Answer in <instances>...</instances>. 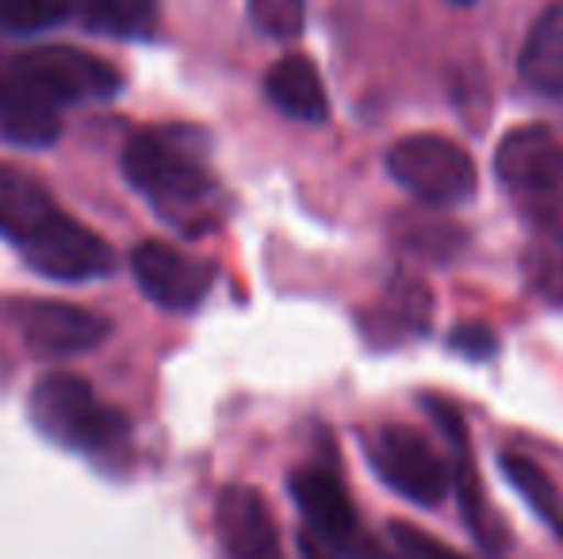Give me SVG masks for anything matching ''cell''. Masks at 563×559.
I'll return each instance as SVG.
<instances>
[{
	"label": "cell",
	"mask_w": 563,
	"mask_h": 559,
	"mask_svg": "<svg viewBox=\"0 0 563 559\" xmlns=\"http://www.w3.org/2000/svg\"><path fill=\"white\" fill-rule=\"evenodd\" d=\"M12 322L27 353L43 360L81 357L112 337V318L89 306L62 303V299H20L12 303Z\"/></svg>",
	"instance_id": "cell-9"
},
{
	"label": "cell",
	"mask_w": 563,
	"mask_h": 559,
	"mask_svg": "<svg viewBox=\"0 0 563 559\" xmlns=\"http://www.w3.org/2000/svg\"><path fill=\"white\" fill-rule=\"evenodd\" d=\"M69 20V0H0L4 35H43Z\"/></svg>",
	"instance_id": "cell-19"
},
{
	"label": "cell",
	"mask_w": 563,
	"mask_h": 559,
	"mask_svg": "<svg viewBox=\"0 0 563 559\" xmlns=\"http://www.w3.org/2000/svg\"><path fill=\"white\" fill-rule=\"evenodd\" d=\"M131 277L154 306L169 314H192L216 288V265L192 257L169 242H139L131 254Z\"/></svg>",
	"instance_id": "cell-10"
},
{
	"label": "cell",
	"mask_w": 563,
	"mask_h": 559,
	"mask_svg": "<svg viewBox=\"0 0 563 559\" xmlns=\"http://www.w3.org/2000/svg\"><path fill=\"white\" fill-rule=\"evenodd\" d=\"M449 345L467 360H487V357H495V353H498L495 329L483 326V322H464V326H456V329H452V337H449Z\"/></svg>",
	"instance_id": "cell-21"
},
{
	"label": "cell",
	"mask_w": 563,
	"mask_h": 559,
	"mask_svg": "<svg viewBox=\"0 0 563 559\" xmlns=\"http://www.w3.org/2000/svg\"><path fill=\"white\" fill-rule=\"evenodd\" d=\"M0 238L31 272L58 283L104 280L115 269L112 246L62 211L51 188L20 165H0Z\"/></svg>",
	"instance_id": "cell-1"
},
{
	"label": "cell",
	"mask_w": 563,
	"mask_h": 559,
	"mask_svg": "<svg viewBox=\"0 0 563 559\" xmlns=\"http://www.w3.org/2000/svg\"><path fill=\"white\" fill-rule=\"evenodd\" d=\"M123 177L165 223L185 234H203L219 215V180L211 177L196 135L180 127L139 131L123 146Z\"/></svg>",
	"instance_id": "cell-2"
},
{
	"label": "cell",
	"mask_w": 563,
	"mask_h": 559,
	"mask_svg": "<svg viewBox=\"0 0 563 559\" xmlns=\"http://www.w3.org/2000/svg\"><path fill=\"white\" fill-rule=\"evenodd\" d=\"M216 529L227 559H284L276 522L253 487H227L219 494Z\"/></svg>",
	"instance_id": "cell-11"
},
{
	"label": "cell",
	"mask_w": 563,
	"mask_h": 559,
	"mask_svg": "<svg viewBox=\"0 0 563 559\" xmlns=\"http://www.w3.org/2000/svg\"><path fill=\"white\" fill-rule=\"evenodd\" d=\"M69 15L97 35L142 38L157 23V0H69Z\"/></svg>",
	"instance_id": "cell-16"
},
{
	"label": "cell",
	"mask_w": 563,
	"mask_h": 559,
	"mask_svg": "<svg viewBox=\"0 0 563 559\" xmlns=\"http://www.w3.org/2000/svg\"><path fill=\"white\" fill-rule=\"evenodd\" d=\"M387 177L430 208H456L475 195V165L464 146L445 135L399 138L384 157Z\"/></svg>",
	"instance_id": "cell-6"
},
{
	"label": "cell",
	"mask_w": 563,
	"mask_h": 559,
	"mask_svg": "<svg viewBox=\"0 0 563 559\" xmlns=\"http://www.w3.org/2000/svg\"><path fill=\"white\" fill-rule=\"evenodd\" d=\"M379 318H384L387 337L426 334V326H430V291L415 280L395 283L391 295H387V303H384V311H379Z\"/></svg>",
	"instance_id": "cell-18"
},
{
	"label": "cell",
	"mask_w": 563,
	"mask_h": 559,
	"mask_svg": "<svg viewBox=\"0 0 563 559\" xmlns=\"http://www.w3.org/2000/svg\"><path fill=\"white\" fill-rule=\"evenodd\" d=\"M391 537H395V545L402 548V556L407 559H464L460 552H452V548L441 545L438 537H430V533H422V529H415V525H395L391 529Z\"/></svg>",
	"instance_id": "cell-22"
},
{
	"label": "cell",
	"mask_w": 563,
	"mask_h": 559,
	"mask_svg": "<svg viewBox=\"0 0 563 559\" xmlns=\"http://www.w3.org/2000/svg\"><path fill=\"white\" fill-rule=\"evenodd\" d=\"M299 552H303V559H334L327 552V548H319L311 537H299Z\"/></svg>",
	"instance_id": "cell-24"
},
{
	"label": "cell",
	"mask_w": 563,
	"mask_h": 559,
	"mask_svg": "<svg viewBox=\"0 0 563 559\" xmlns=\"http://www.w3.org/2000/svg\"><path fill=\"white\" fill-rule=\"evenodd\" d=\"M364 456H368L372 471L399 499L415 502V506H438L452 487L449 460L415 425H379V429H372L364 437Z\"/></svg>",
	"instance_id": "cell-8"
},
{
	"label": "cell",
	"mask_w": 563,
	"mask_h": 559,
	"mask_svg": "<svg viewBox=\"0 0 563 559\" xmlns=\"http://www.w3.org/2000/svg\"><path fill=\"white\" fill-rule=\"evenodd\" d=\"M533 283L544 291V295L563 299V246H556V242H544V246L537 249Z\"/></svg>",
	"instance_id": "cell-23"
},
{
	"label": "cell",
	"mask_w": 563,
	"mask_h": 559,
	"mask_svg": "<svg viewBox=\"0 0 563 559\" xmlns=\"http://www.w3.org/2000/svg\"><path fill=\"white\" fill-rule=\"evenodd\" d=\"M430 411H433V418L441 422V429H445V437H449V448H452L449 460L456 463L452 479H456L460 510H464V517H467V529H472V537L479 540L487 552H498V548H503V533H498L495 517H490L487 502H483V487H479V479H475V468H472V448H467L464 422H460L456 406L430 403Z\"/></svg>",
	"instance_id": "cell-13"
},
{
	"label": "cell",
	"mask_w": 563,
	"mask_h": 559,
	"mask_svg": "<svg viewBox=\"0 0 563 559\" xmlns=\"http://www.w3.org/2000/svg\"><path fill=\"white\" fill-rule=\"evenodd\" d=\"M518 77L537 97H563V4L544 8L533 20L518 58Z\"/></svg>",
	"instance_id": "cell-15"
},
{
	"label": "cell",
	"mask_w": 563,
	"mask_h": 559,
	"mask_svg": "<svg viewBox=\"0 0 563 559\" xmlns=\"http://www.w3.org/2000/svg\"><path fill=\"white\" fill-rule=\"evenodd\" d=\"M452 4H475V0H452Z\"/></svg>",
	"instance_id": "cell-25"
},
{
	"label": "cell",
	"mask_w": 563,
	"mask_h": 559,
	"mask_svg": "<svg viewBox=\"0 0 563 559\" xmlns=\"http://www.w3.org/2000/svg\"><path fill=\"white\" fill-rule=\"evenodd\" d=\"M265 100L280 115H288V120H296V123H307V127H319V123L330 120L327 85H322L319 66H314L307 54H288V58H280L268 69Z\"/></svg>",
	"instance_id": "cell-12"
},
{
	"label": "cell",
	"mask_w": 563,
	"mask_h": 559,
	"mask_svg": "<svg viewBox=\"0 0 563 559\" xmlns=\"http://www.w3.org/2000/svg\"><path fill=\"white\" fill-rule=\"evenodd\" d=\"M288 491L296 510L303 514L307 529H311V540L334 559H391L364 533L353 499H349L334 468L307 463L288 479Z\"/></svg>",
	"instance_id": "cell-5"
},
{
	"label": "cell",
	"mask_w": 563,
	"mask_h": 559,
	"mask_svg": "<svg viewBox=\"0 0 563 559\" xmlns=\"http://www.w3.org/2000/svg\"><path fill=\"white\" fill-rule=\"evenodd\" d=\"M4 66L58 112L112 100L123 85L115 66H108L89 51H77V46H35V51L12 54Z\"/></svg>",
	"instance_id": "cell-7"
},
{
	"label": "cell",
	"mask_w": 563,
	"mask_h": 559,
	"mask_svg": "<svg viewBox=\"0 0 563 559\" xmlns=\"http://www.w3.org/2000/svg\"><path fill=\"white\" fill-rule=\"evenodd\" d=\"M0 135L27 149L51 146L62 135L58 108H51L38 92H31L4 62H0Z\"/></svg>",
	"instance_id": "cell-14"
},
{
	"label": "cell",
	"mask_w": 563,
	"mask_h": 559,
	"mask_svg": "<svg viewBox=\"0 0 563 559\" xmlns=\"http://www.w3.org/2000/svg\"><path fill=\"white\" fill-rule=\"evenodd\" d=\"M27 414L46 440L69 448V452L100 456L112 452L126 440V418L108 406L81 376L51 372L31 388Z\"/></svg>",
	"instance_id": "cell-4"
},
{
	"label": "cell",
	"mask_w": 563,
	"mask_h": 559,
	"mask_svg": "<svg viewBox=\"0 0 563 559\" xmlns=\"http://www.w3.org/2000/svg\"><path fill=\"white\" fill-rule=\"evenodd\" d=\"M498 463H503V476L510 479L521 499L529 502V510L563 540V502H560L556 487H552V479L541 471V463L526 460V456H518V452H503Z\"/></svg>",
	"instance_id": "cell-17"
},
{
	"label": "cell",
	"mask_w": 563,
	"mask_h": 559,
	"mask_svg": "<svg viewBox=\"0 0 563 559\" xmlns=\"http://www.w3.org/2000/svg\"><path fill=\"white\" fill-rule=\"evenodd\" d=\"M245 12L253 27L276 43H291L307 27V0H250Z\"/></svg>",
	"instance_id": "cell-20"
},
{
	"label": "cell",
	"mask_w": 563,
	"mask_h": 559,
	"mask_svg": "<svg viewBox=\"0 0 563 559\" xmlns=\"http://www.w3.org/2000/svg\"><path fill=\"white\" fill-rule=\"evenodd\" d=\"M495 177L518 215L563 246V142L541 123L510 131L495 149Z\"/></svg>",
	"instance_id": "cell-3"
}]
</instances>
